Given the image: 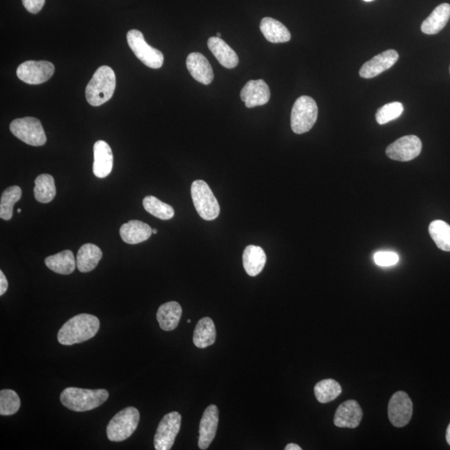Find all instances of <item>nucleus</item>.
I'll return each mask as SVG.
<instances>
[{"mask_svg": "<svg viewBox=\"0 0 450 450\" xmlns=\"http://www.w3.org/2000/svg\"><path fill=\"white\" fill-rule=\"evenodd\" d=\"M421 150H422V142L419 137L407 135L388 145L386 154L391 159L407 162L418 157Z\"/></svg>", "mask_w": 450, "mask_h": 450, "instance_id": "f8f14e48", "label": "nucleus"}, {"mask_svg": "<svg viewBox=\"0 0 450 450\" xmlns=\"http://www.w3.org/2000/svg\"><path fill=\"white\" fill-rule=\"evenodd\" d=\"M21 197L22 189L17 186L9 187L4 191L0 201V218L2 220H11L13 206Z\"/></svg>", "mask_w": 450, "mask_h": 450, "instance_id": "7c9ffc66", "label": "nucleus"}, {"mask_svg": "<svg viewBox=\"0 0 450 450\" xmlns=\"http://www.w3.org/2000/svg\"><path fill=\"white\" fill-rule=\"evenodd\" d=\"M181 315L182 307L178 302L171 301L161 305L156 316L161 329L172 331L177 328Z\"/></svg>", "mask_w": 450, "mask_h": 450, "instance_id": "5701e85b", "label": "nucleus"}, {"mask_svg": "<svg viewBox=\"0 0 450 450\" xmlns=\"http://www.w3.org/2000/svg\"><path fill=\"white\" fill-rule=\"evenodd\" d=\"M18 214H21V208H18Z\"/></svg>", "mask_w": 450, "mask_h": 450, "instance_id": "37998d69", "label": "nucleus"}, {"mask_svg": "<svg viewBox=\"0 0 450 450\" xmlns=\"http://www.w3.org/2000/svg\"><path fill=\"white\" fill-rule=\"evenodd\" d=\"M186 66L192 77L203 84H210L214 79V72L208 60L201 53H191L186 60Z\"/></svg>", "mask_w": 450, "mask_h": 450, "instance_id": "a211bd4d", "label": "nucleus"}, {"mask_svg": "<svg viewBox=\"0 0 450 450\" xmlns=\"http://www.w3.org/2000/svg\"><path fill=\"white\" fill-rule=\"evenodd\" d=\"M128 45L142 63L151 69H159L164 64V55L153 48L145 40L144 35L137 30H131L127 34Z\"/></svg>", "mask_w": 450, "mask_h": 450, "instance_id": "6e6552de", "label": "nucleus"}, {"mask_svg": "<svg viewBox=\"0 0 450 450\" xmlns=\"http://www.w3.org/2000/svg\"><path fill=\"white\" fill-rule=\"evenodd\" d=\"M9 129L14 136L28 145L42 146L46 144L44 128L36 118H17L11 123Z\"/></svg>", "mask_w": 450, "mask_h": 450, "instance_id": "0eeeda50", "label": "nucleus"}, {"mask_svg": "<svg viewBox=\"0 0 450 450\" xmlns=\"http://www.w3.org/2000/svg\"><path fill=\"white\" fill-rule=\"evenodd\" d=\"M240 98L247 108L264 106L269 101L270 89L263 79L249 80L241 90Z\"/></svg>", "mask_w": 450, "mask_h": 450, "instance_id": "4468645a", "label": "nucleus"}, {"mask_svg": "<svg viewBox=\"0 0 450 450\" xmlns=\"http://www.w3.org/2000/svg\"><path fill=\"white\" fill-rule=\"evenodd\" d=\"M194 207L202 219L211 221L220 215V207L214 193L203 180H196L191 186Z\"/></svg>", "mask_w": 450, "mask_h": 450, "instance_id": "39448f33", "label": "nucleus"}, {"mask_svg": "<svg viewBox=\"0 0 450 450\" xmlns=\"http://www.w3.org/2000/svg\"><path fill=\"white\" fill-rule=\"evenodd\" d=\"M9 288V283L4 272L0 271V296H4L6 293Z\"/></svg>", "mask_w": 450, "mask_h": 450, "instance_id": "e433bc0d", "label": "nucleus"}, {"mask_svg": "<svg viewBox=\"0 0 450 450\" xmlns=\"http://www.w3.org/2000/svg\"><path fill=\"white\" fill-rule=\"evenodd\" d=\"M23 6L31 13H39L44 7L45 0H22Z\"/></svg>", "mask_w": 450, "mask_h": 450, "instance_id": "c9c22d12", "label": "nucleus"}, {"mask_svg": "<svg viewBox=\"0 0 450 450\" xmlns=\"http://www.w3.org/2000/svg\"><path fill=\"white\" fill-rule=\"evenodd\" d=\"M208 49L221 65L227 69H234L239 64V57L235 51L219 37H210L208 40Z\"/></svg>", "mask_w": 450, "mask_h": 450, "instance_id": "aec40b11", "label": "nucleus"}, {"mask_svg": "<svg viewBox=\"0 0 450 450\" xmlns=\"http://www.w3.org/2000/svg\"><path fill=\"white\" fill-rule=\"evenodd\" d=\"M364 1H366V2H371V1H373V0H364Z\"/></svg>", "mask_w": 450, "mask_h": 450, "instance_id": "79ce46f5", "label": "nucleus"}, {"mask_svg": "<svg viewBox=\"0 0 450 450\" xmlns=\"http://www.w3.org/2000/svg\"><path fill=\"white\" fill-rule=\"evenodd\" d=\"M388 419L397 428L405 427L413 415V403L404 391L396 392L391 397L388 407Z\"/></svg>", "mask_w": 450, "mask_h": 450, "instance_id": "9b49d317", "label": "nucleus"}, {"mask_svg": "<svg viewBox=\"0 0 450 450\" xmlns=\"http://www.w3.org/2000/svg\"><path fill=\"white\" fill-rule=\"evenodd\" d=\"M363 418V411L357 401L350 400L339 406L334 415V423L339 428H357Z\"/></svg>", "mask_w": 450, "mask_h": 450, "instance_id": "dca6fc26", "label": "nucleus"}, {"mask_svg": "<svg viewBox=\"0 0 450 450\" xmlns=\"http://www.w3.org/2000/svg\"><path fill=\"white\" fill-rule=\"evenodd\" d=\"M45 263L52 271L64 276L72 274L77 266V259L70 250H64L62 252L51 255L45 259Z\"/></svg>", "mask_w": 450, "mask_h": 450, "instance_id": "393cba45", "label": "nucleus"}, {"mask_svg": "<svg viewBox=\"0 0 450 450\" xmlns=\"http://www.w3.org/2000/svg\"><path fill=\"white\" fill-rule=\"evenodd\" d=\"M145 210L150 215L159 220H169L174 216V210L171 206L167 205L154 196H147L144 198Z\"/></svg>", "mask_w": 450, "mask_h": 450, "instance_id": "2f4dec72", "label": "nucleus"}, {"mask_svg": "<svg viewBox=\"0 0 450 450\" xmlns=\"http://www.w3.org/2000/svg\"><path fill=\"white\" fill-rule=\"evenodd\" d=\"M140 419V412L135 407H127L118 412L108 424V439L113 442L129 439L138 427Z\"/></svg>", "mask_w": 450, "mask_h": 450, "instance_id": "20e7f679", "label": "nucleus"}, {"mask_svg": "<svg viewBox=\"0 0 450 450\" xmlns=\"http://www.w3.org/2000/svg\"><path fill=\"white\" fill-rule=\"evenodd\" d=\"M446 440L448 444L450 445V424L448 426V429L446 431Z\"/></svg>", "mask_w": 450, "mask_h": 450, "instance_id": "58836bf2", "label": "nucleus"}, {"mask_svg": "<svg viewBox=\"0 0 450 450\" xmlns=\"http://www.w3.org/2000/svg\"><path fill=\"white\" fill-rule=\"evenodd\" d=\"M266 259V254L261 247L257 245L247 246L243 254V264L246 273L249 276H257L262 272Z\"/></svg>", "mask_w": 450, "mask_h": 450, "instance_id": "4be33fe9", "label": "nucleus"}, {"mask_svg": "<svg viewBox=\"0 0 450 450\" xmlns=\"http://www.w3.org/2000/svg\"><path fill=\"white\" fill-rule=\"evenodd\" d=\"M403 111H404V106L400 102H393L386 104L378 108L376 113V121L378 124L381 125L388 124V122L396 120L399 118Z\"/></svg>", "mask_w": 450, "mask_h": 450, "instance_id": "72a5a7b5", "label": "nucleus"}, {"mask_svg": "<svg viewBox=\"0 0 450 450\" xmlns=\"http://www.w3.org/2000/svg\"><path fill=\"white\" fill-rule=\"evenodd\" d=\"M216 36H217V37L220 38V37H221V34H220V33H217Z\"/></svg>", "mask_w": 450, "mask_h": 450, "instance_id": "a19ab883", "label": "nucleus"}, {"mask_svg": "<svg viewBox=\"0 0 450 450\" xmlns=\"http://www.w3.org/2000/svg\"><path fill=\"white\" fill-rule=\"evenodd\" d=\"M373 260L378 266L390 267L399 263L400 257L392 251H380V252L374 254Z\"/></svg>", "mask_w": 450, "mask_h": 450, "instance_id": "f704fd0d", "label": "nucleus"}, {"mask_svg": "<svg viewBox=\"0 0 450 450\" xmlns=\"http://www.w3.org/2000/svg\"><path fill=\"white\" fill-rule=\"evenodd\" d=\"M106 390H85L69 387L60 395L62 405L70 410L85 412L98 408L108 399Z\"/></svg>", "mask_w": 450, "mask_h": 450, "instance_id": "f03ea898", "label": "nucleus"}, {"mask_svg": "<svg viewBox=\"0 0 450 450\" xmlns=\"http://www.w3.org/2000/svg\"><path fill=\"white\" fill-rule=\"evenodd\" d=\"M449 18L450 4H440L423 22L421 30L426 35H437L447 25Z\"/></svg>", "mask_w": 450, "mask_h": 450, "instance_id": "412c9836", "label": "nucleus"}, {"mask_svg": "<svg viewBox=\"0 0 450 450\" xmlns=\"http://www.w3.org/2000/svg\"><path fill=\"white\" fill-rule=\"evenodd\" d=\"M96 316L81 314L73 317L62 326L58 333V340L63 345H74L85 342L96 336L99 330Z\"/></svg>", "mask_w": 450, "mask_h": 450, "instance_id": "f257e3e1", "label": "nucleus"}, {"mask_svg": "<svg viewBox=\"0 0 450 450\" xmlns=\"http://www.w3.org/2000/svg\"><path fill=\"white\" fill-rule=\"evenodd\" d=\"M398 60L399 54L395 50H388L383 53L374 56L373 59L364 64L359 70L360 77L364 79H372L378 77L385 71L390 69Z\"/></svg>", "mask_w": 450, "mask_h": 450, "instance_id": "ddd939ff", "label": "nucleus"}, {"mask_svg": "<svg viewBox=\"0 0 450 450\" xmlns=\"http://www.w3.org/2000/svg\"><path fill=\"white\" fill-rule=\"evenodd\" d=\"M103 253L97 245L85 244L80 247L77 258V268L80 272L92 271L102 259Z\"/></svg>", "mask_w": 450, "mask_h": 450, "instance_id": "a878e982", "label": "nucleus"}, {"mask_svg": "<svg viewBox=\"0 0 450 450\" xmlns=\"http://www.w3.org/2000/svg\"><path fill=\"white\" fill-rule=\"evenodd\" d=\"M153 230L149 225L140 220H130L121 226L120 234L124 242L137 244L148 240Z\"/></svg>", "mask_w": 450, "mask_h": 450, "instance_id": "6ab92c4d", "label": "nucleus"}, {"mask_svg": "<svg viewBox=\"0 0 450 450\" xmlns=\"http://www.w3.org/2000/svg\"><path fill=\"white\" fill-rule=\"evenodd\" d=\"M216 340V330L214 321L210 318L201 319L194 330L193 341L200 349H206L214 344Z\"/></svg>", "mask_w": 450, "mask_h": 450, "instance_id": "bb28decb", "label": "nucleus"}, {"mask_svg": "<svg viewBox=\"0 0 450 450\" xmlns=\"http://www.w3.org/2000/svg\"><path fill=\"white\" fill-rule=\"evenodd\" d=\"M429 232L437 247L450 252V225L443 220H434L429 225Z\"/></svg>", "mask_w": 450, "mask_h": 450, "instance_id": "c85d7f7f", "label": "nucleus"}, {"mask_svg": "<svg viewBox=\"0 0 450 450\" xmlns=\"http://www.w3.org/2000/svg\"><path fill=\"white\" fill-rule=\"evenodd\" d=\"M259 28L265 39L273 44L286 43L291 39V32L288 28L274 18H264Z\"/></svg>", "mask_w": 450, "mask_h": 450, "instance_id": "b1692460", "label": "nucleus"}, {"mask_svg": "<svg viewBox=\"0 0 450 450\" xmlns=\"http://www.w3.org/2000/svg\"><path fill=\"white\" fill-rule=\"evenodd\" d=\"M286 450H301V447L296 444H288L286 445Z\"/></svg>", "mask_w": 450, "mask_h": 450, "instance_id": "4c0bfd02", "label": "nucleus"}, {"mask_svg": "<svg viewBox=\"0 0 450 450\" xmlns=\"http://www.w3.org/2000/svg\"><path fill=\"white\" fill-rule=\"evenodd\" d=\"M152 231H153V234H154V235L158 233V230H157L154 229Z\"/></svg>", "mask_w": 450, "mask_h": 450, "instance_id": "ea45409f", "label": "nucleus"}, {"mask_svg": "<svg viewBox=\"0 0 450 450\" xmlns=\"http://www.w3.org/2000/svg\"><path fill=\"white\" fill-rule=\"evenodd\" d=\"M218 424H219V410L217 406L211 405L208 407L201 420L200 424V437H198V447L205 450L210 447V445L214 440Z\"/></svg>", "mask_w": 450, "mask_h": 450, "instance_id": "2eb2a0df", "label": "nucleus"}, {"mask_svg": "<svg viewBox=\"0 0 450 450\" xmlns=\"http://www.w3.org/2000/svg\"><path fill=\"white\" fill-rule=\"evenodd\" d=\"M181 420V415L178 412H171L164 417L154 437L156 450L171 449L179 432Z\"/></svg>", "mask_w": 450, "mask_h": 450, "instance_id": "1a4fd4ad", "label": "nucleus"}, {"mask_svg": "<svg viewBox=\"0 0 450 450\" xmlns=\"http://www.w3.org/2000/svg\"><path fill=\"white\" fill-rule=\"evenodd\" d=\"M56 196L55 179L50 174H40L35 179V197L38 202L47 203Z\"/></svg>", "mask_w": 450, "mask_h": 450, "instance_id": "cd10ccee", "label": "nucleus"}, {"mask_svg": "<svg viewBox=\"0 0 450 450\" xmlns=\"http://www.w3.org/2000/svg\"><path fill=\"white\" fill-rule=\"evenodd\" d=\"M93 172L96 177L103 179L112 171L113 157L111 146L106 141L99 140L94 146Z\"/></svg>", "mask_w": 450, "mask_h": 450, "instance_id": "f3484780", "label": "nucleus"}, {"mask_svg": "<svg viewBox=\"0 0 450 450\" xmlns=\"http://www.w3.org/2000/svg\"><path fill=\"white\" fill-rule=\"evenodd\" d=\"M318 106L314 99L301 96L297 99L291 112L292 130L297 135L309 132L318 118Z\"/></svg>", "mask_w": 450, "mask_h": 450, "instance_id": "423d86ee", "label": "nucleus"}, {"mask_svg": "<svg viewBox=\"0 0 450 450\" xmlns=\"http://www.w3.org/2000/svg\"><path fill=\"white\" fill-rule=\"evenodd\" d=\"M116 87V77L108 66H101L90 80L85 90V96L90 106H101L112 98Z\"/></svg>", "mask_w": 450, "mask_h": 450, "instance_id": "7ed1b4c3", "label": "nucleus"}, {"mask_svg": "<svg viewBox=\"0 0 450 450\" xmlns=\"http://www.w3.org/2000/svg\"><path fill=\"white\" fill-rule=\"evenodd\" d=\"M55 66L48 61H26L17 69V77L28 84H40L48 81L55 74Z\"/></svg>", "mask_w": 450, "mask_h": 450, "instance_id": "9d476101", "label": "nucleus"}, {"mask_svg": "<svg viewBox=\"0 0 450 450\" xmlns=\"http://www.w3.org/2000/svg\"><path fill=\"white\" fill-rule=\"evenodd\" d=\"M342 393V388L339 383L328 378V380L321 381L315 387V395L317 400L322 404H326L337 399Z\"/></svg>", "mask_w": 450, "mask_h": 450, "instance_id": "c756f323", "label": "nucleus"}, {"mask_svg": "<svg viewBox=\"0 0 450 450\" xmlns=\"http://www.w3.org/2000/svg\"><path fill=\"white\" fill-rule=\"evenodd\" d=\"M21 399L16 391L2 390L0 391V415H13L21 408Z\"/></svg>", "mask_w": 450, "mask_h": 450, "instance_id": "473e14b6", "label": "nucleus"}]
</instances>
